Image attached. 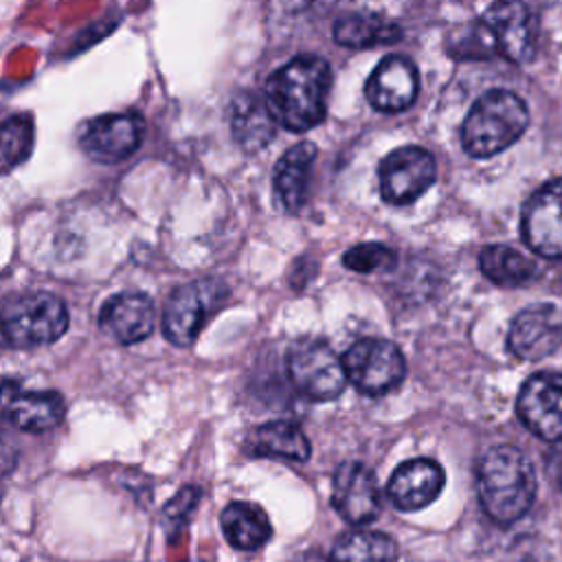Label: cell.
<instances>
[{
  "label": "cell",
  "instance_id": "cell-1",
  "mask_svg": "<svg viewBox=\"0 0 562 562\" xmlns=\"http://www.w3.org/2000/svg\"><path fill=\"white\" fill-rule=\"evenodd\" d=\"M329 88V64L316 55H301L268 77L266 105L285 130L307 132L323 121Z\"/></svg>",
  "mask_w": 562,
  "mask_h": 562
},
{
  "label": "cell",
  "instance_id": "cell-2",
  "mask_svg": "<svg viewBox=\"0 0 562 562\" xmlns=\"http://www.w3.org/2000/svg\"><path fill=\"white\" fill-rule=\"evenodd\" d=\"M483 512L501 525L522 518L536 498V472L531 461L514 446L490 448L476 472Z\"/></svg>",
  "mask_w": 562,
  "mask_h": 562
},
{
  "label": "cell",
  "instance_id": "cell-3",
  "mask_svg": "<svg viewBox=\"0 0 562 562\" xmlns=\"http://www.w3.org/2000/svg\"><path fill=\"white\" fill-rule=\"evenodd\" d=\"M529 125L525 101L509 90H490L470 108L461 143L472 158H490L514 145Z\"/></svg>",
  "mask_w": 562,
  "mask_h": 562
},
{
  "label": "cell",
  "instance_id": "cell-4",
  "mask_svg": "<svg viewBox=\"0 0 562 562\" xmlns=\"http://www.w3.org/2000/svg\"><path fill=\"white\" fill-rule=\"evenodd\" d=\"M68 329L64 301L48 292L11 299L0 312V334L13 347H37L61 338Z\"/></svg>",
  "mask_w": 562,
  "mask_h": 562
},
{
  "label": "cell",
  "instance_id": "cell-5",
  "mask_svg": "<svg viewBox=\"0 0 562 562\" xmlns=\"http://www.w3.org/2000/svg\"><path fill=\"white\" fill-rule=\"evenodd\" d=\"M226 285L215 279H200L180 285L167 301L162 312V331L169 342L191 345L204 323L222 307Z\"/></svg>",
  "mask_w": 562,
  "mask_h": 562
},
{
  "label": "cell",
  "instance_id": "cell-6",
  "mask_svg": "<svg viewBox=\"0 0 562 562\" xmlns=\"http://www.w3.org/2000/svg\"><path fill=\"white\" fill-rule=\"evenodd\" d=\"M285 364L294 389L310 400H336L347 384L342 360L329 345L318 340L294 342L288 349Z\"/></svg>",
  "mask_w": 562,
  "mask_h": 562
},
{
  "label": "cell",
  "instance_id": "cell-7",
  "mask_svg": "<svg viewBox=\"0 0 562 562\" xmlns=\"http://www.w3.org/2000/svg\"><path fill=\"white\" fill-rule=\"evenodd\" d=\"M342 367L347 380H351L364 395H384L393 391L406 373L402 351L393 342L378 338L353 342L342 356Z\"/></svg>",
  "mask_w": 562,
  "mask_h": 562
},
{
  "label": "cell",
  "instance_id": "cell-8",
  "mask_svg": "<svg viewBox=\"0 0 562 562\" xmlns=\"http://www.w3.org/2000/svg\"><path fill=\"white\" fill-rule=\"evenodd\" d=\"M380 193L389 204H411L430 189L437 165L424 147L406 145L386 154L378 169Z\"/></svg>",
  "mask_w": 562,
  "mask_h": 562
},
{
  "label": "cell",
  "instance_id": "cell-9",
  "mask_svg": "<svg viewBox=\"0 0 562 562\" xmlns=\"http://www.w3.org/2000/svg\"><path fill=\"white\" fill-rule=\"evenodd\" d=\"M516 411L536 437L562 443V373H533L518 393Z\"/></svg>",
  "mask_w": 562,
  "mask_h": 562
},
{
  "label": "cell",
  "instance_id": "cell-10",
  "mask_svg": "<svg viewBox=\"0 0 562 562\" xmlns=\"http://www.w3.org/2000/svg\"><path fill=\"white\" fill-rule=\"evenodd\" d=\"M487 29L494 48L512 64H525L533 55L536 26L520 0H494L479 18Z\"/></svg>",
  "mask_w": 562,
  "mask_h": 562
},
{
  "label": "cell",
  "instance_id": "cell-11",
  "mask_svg": "<svg viewBox=\"0 0 562 562\" xmlns=\"http://www.w3.org/2000/svg\"><path fill=\"white\" fill-rule=\"evenodd\" d=\"M522 237L527 246L551 259H562V178L542 184L525 204Z\"/></svg>",
  "mask_w": 562,
  "mask_h": 562
},
{
  "label": "cell",
  "instance_id": "cell-12",
  "mask_svg": "<svg viewBox=\"0 0 562 562\" xmlns=\"http://www.w3.org/2000/svg\"><path fill=\"white\" fill-rule=\"evenodd\" d=\"M143 138V119L132 112L103 114L83 127L79 145L97 162H119L132 156Z\"/></svg>",
  "mask_w": 562,
  "mask_h": 562
},
{
  "label": "cell",
  "instance_id": "cell-13",
  "mask_svg": "<svg viewBox=\"0 0 562 562\" xmlns=\"http://www.w3.org/2000/svg\"><path fill=\"white\" fill-rule=\"evenodd\" d=\"M562 345V314L553 305H531L516 314L507 334L509 351L527 362L551 356Z\"/></svg>",
  "mask_w": 562,
  "mask_h": 562
},
{
  "label": "cell",
  "instance_id": "cell-14",
  "mask_svg": "<svg viewBox=\"0 0 562 562\" xmlns=\"http://www.w3.org/2000/svg\"><path fill=\"white\" fill-rule=\"evenodd\" d=\"M0 413L20 430L44 432L64 417V400L55 391H29L15 380L0 384Z\"/></svg>",
  "mask_w": 562,
  "mask_h": 562
},
{
  "label": "cell",
  "instance_id": "cell-15",
  "mask_svg": "<svg viewBox=\"0 0 562 562\" xmlns=\"http://www.w3.org/2000/svg\"><path fill=\"white\" fill-rule=\"evenodd\" d=\"M331 505L351 525L375 520L382 509L375 474L362 463L340 465L331 485Z\"/></svg>",
  "mask_w": 562,
  "mask_h": 562
},
{
  "label": "cell",
  "instance_id": "cell-16",
  "mask_svg": "<svg viewBox=\"0 0 562 562\" xmlns=\"http://www.w3.org/2000/svg\"><path fill=\"white\" fill-rule=\"evenodd\" d=\"M419 88L417 68L402 55L384 57L367 79V101L380 112H402L413 105Z\"/></svg>",
  "mask_w": 562,
  "mask_h": 562
},
{
  "label": "cell",
  "instance_id": "cell-17",
  "mask_svg": "<svg viewBox=\"0 0 562 562\" xmlns=\"http://www.w3.org/2000/svg\"><path fill=\"white\" fill-rule=\"evenodd\" d=\"M443 468L432 459L404 461L389 479L386 492L391 503L402 512H417L430 505L443 490Z\"/></svg>",
  "mask_w": 562,
  "mask_h": 562
},
{
  "label": "cell",
  "instance_id": "cell-18",
  "mask_svg": "<svg viewBox=\"0 0 562 562\" xmlns=\"http://www.w3.org/2000/svg\"><path fill=\"white\" fill-rule=\"evenodd\" d=\"M154 303L138 292L110 296L99 314L101 329L121 345H134L154 331Z\"/></svg>",
  "mask_w": 562,
  "mask_h": 562
},
{
  "label": "cell",
  "instance_id": "cell-19",
  "mask_svg": "<svg viewBox=\"0 0 562 562\" xmlns=\"http://www.w3.org/2000/svg\"><path fill=\"white\" fill-rule=\"evenodd\" d=\"M314 158H316V145L310 140H303L290 147L274 165V173H272L274 191L281 204L292 213H296L305 204Z\"/></svg>",
  "mask_w": 562,
  "mask_h": 562
},
{
  "label": "cell",
  "instance_id": "cell-20",
  "mask_svg": "<svg viewBox=\"0 0 562 562\" xmlns=\"http://www.w3.org/2000/svg\"><path fill=\"white\" fill-rule=\"evenodd\" d=\"M231 127L241 149L259 151L272 140L277 132V121L272 119L266 99L244 92L233 101Z\"/></svg>",
  "mask_w": 562,
  "mask_h": 562
},
{
  "label": "cell",
  "instance_id": "cell-21",
  "mask_svg": "<svg viewBox=\"0 0 562 562\" xmlns=\"http://www.w3.org/2000/svg\"><path fill=\"white\" fill-rule=\"evenodd\" d=\"M220 525L226 540L239 551H255L263 547L272 536V527L263 509L246 501H235L226 505L222 509Z\"/></svg>",
  "mask_w": 562,
  "mask_h": 562
},
{
  "label": "cell",
  "instance_id": "cell-22",
  "mask_svg": "<svg viewBox=\"0 0 562 562\" xmlns=\"http://www.w3.org/2000/svg\"><path fill=\"white\" fill-rule=\"evenodd\" d=\"M248 450L257 457H274L288 461H307L310 441L294 422H268L252 430L248 437Z\"/></svg>",
  "mask_w": 562,
  "mask_h": 562
},
{
  "label": "cell",
  "instance_id": "cell-23",
  "mask_svg": "<svg viewBox=\"0 0 562 562\" xmlns=\"http://www.w3.org/2000/svg\"><path fill=\"white\" fill-rule=\"evenodd\" d=\"M402 37V29L373 13H347L334 24V40L347 48L389 46Z\"/></svg>",
  "mask_w": 562,
  "mask_h": 562
},
{
  "label": "cell",
  "instance_id": "cell-24",
  "mask_svg": "<svg viewBox=\"0 0 562 562\" xmlns=\"http://www.w3.org/2000/svg\"><path fill=\"white\" fill-rule=\"evenodd\" d=\"M479 266H481V272L490 281H494L496 285H505V288L525 285L538 272V266L529 257H525L516 248L503 246V244L485 246L479 255Z\"/></svg>",
  "mask_w": 562,
  "mask_h": 562
},
{
  "label": "cell",
  "instance_id": "cell-25",
  "mask_svg": "<svg viewBox=\"0 0 562 562\" xmlns=\"http://www.w3.org/2000/svg\"><path fill=\"white\" fill-rule=\"evenodd\" d=\"M395 542L382 531L345 533L331 551V562H393Z\"/></svg>",
  "mask_w": 562,
  "mask_h": 562
},
{
  "label": "cell",
  "instance_id": "cell-26",
  "mask_svg": "<svg viewBox=\"0 0 562 562\" xmlns=\"http://www.w3.org/2000/svg\"><path fill=\"white\" fill-rule=\"evenodd\" d=\"M33 149V121L11 116L0 123V171H9L29 158Z\"/></svg>",
  "mask_w": 562,
  "mask_h": 562
},
{
  "label": "cell",
  "instance_id": "cell-27",
  "mask_svg": "<svg viewBox=\"0 0 562 562\" xmlns=\"http://www.w3.org/2000/svg\"><path fill=\"white\" fill-rule=\"evenodd\" d=\"M395 252L378 241H367L349 248L342 255V263L360 274H371V272H384L395 268Z\"/></svg>",
  "mask_w": 562,
  "mask_h": 562
},
{
  "label": "cell",
  "instance_id": "cell-28",
  "mask_svg": "<svg viewBox=\"0 0 562 562\" xmlns=\"http://www.w3.org/2000/svg\"><path fill=\"white\" fill-rule=\"evenodd\" d=\"M494 53H496L494 42H492L487 29L481 24V20L468 24L463 29V35H457L450 46V55L461 57V59H481V57H490Z\"/></svg>",
  "mask_w": 562,
  "mask_h": 562
},
{
  "label": "cell",
  "instance_id": "cell-29",
  "mask_svg": "<svg viewBox=\"0 0 562 562\" xmlns=\"http://www.w3.org/2000/svg\"><path fill=\"white\" fill-rule=\"evenodd\" d=\"M549 474H551V479L555 481V485L562 490V446H560V448L555 450V454L551 457Z\"/></svg>",
  "mask_w": 562,
  "mask_h": 562
}]
</instances>
